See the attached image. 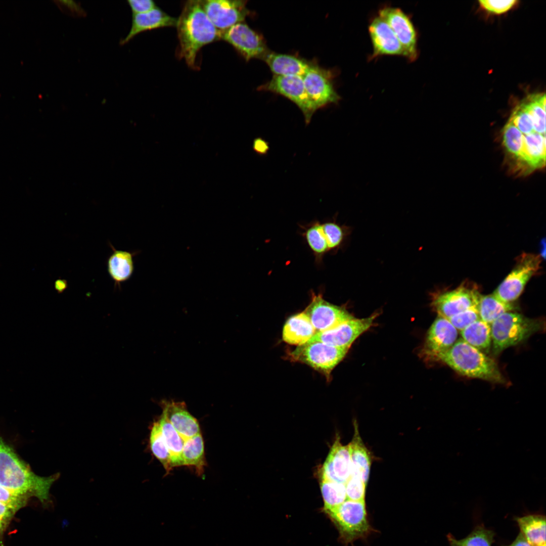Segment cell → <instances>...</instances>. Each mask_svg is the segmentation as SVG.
I'll return each instance as SVG.
<instances>
[{
    "instance_id": "obj_16",
    "label": "cell",
    "mask_w": 546,
    "mask_h": 546,
    "mask_svg": "<svg viewBox=\"0 0 546 546\" xmlns=\"http://www.w3.org/2000/svg\"><path fill=\"white\" fill-rule=\"evenodd\" d=\"M368 31L373 48L370 60L388 55L405 58L403 49L393 31L380 16L377 15L372 18Z\"/></svg>"
},
{
    "instance_id": "obj_33",
    "label": "cell",
    "mask_w": 546,
    "mask_h": 546,
    "mask_svg": "<svg viewBox=\"0 0 546 546\" xmlns=\"http://www.w3.org/2000/svg\"><path fill=\"white\" fill-rule=\"evenodd\" d=\"M502 137L507 151L521 164L523 135L509 120L503 128Z\"/></svg>"
},
{
    "instance_id": "obj_18",
    "label": "cell",
    "mask_w": 546,
    "mask_h": 546,
    "mask_svg": "<svg viewBox=\"0 0 546 546\" xmlns=\"http://www.w3.org/2000/svg\"><path fill=\"white\" fill-rule=\"evenodd\" d=\"M351 473L348 445H343L337 436L321 469V479L345 484Z\"/></svg>"
},
{
    "instance_id": "obj_14",
    "label": "cell",
    "mask_w": 546,
    "mask_h": 546,
    "mask_svg": "<svg viewBox=\"0 0 546 546\" xmlns=\"http://www.w3.org/2000/svg\"><path fill=\"white\" fill-rule=\"evenodd\" d=\"M202 6L211 22L219 31L226 30L243 22L250 12L246 8L247 1L240 0L200 1Z\"/></svg>"
},
{
    "instance_id": "obj_22",
    "label": "cell",
    "mask_w": 546,
    "mask_h": 546,
    "mask_svg": "<svg viewBox=\"0 0 546 546\" xmlns=\"http://www.w3.org/2000/svg\"><path fill=\"white\" fill-rule=\"evenodd\" d=\"M112 253L107 259V271L114 283L115 287L128 281L134 271L133 257L137 252L117 250L109 243Z\"/></svg>"
},
{
    "instance_id": "obj_26",
    "label": "cell",
    "mask_w": 546,
    "mask_h": 546,
    "mask_svg": "<svg viewBox=\"0 0 546 546\" xmlns=\"http://www.w3.org/2000/svg\"><path fill=\"white\" fill-rule=\"evenodd\" d=\"M158 422L171 456L172 467L183 466L182 452L184 440L164 415H161Z\"/></svg>"
},
{
    "instance_id": "obj_34",
    "label": "cell",
    "mask_w": 546,
    "mask_h": 546,
    "mask_svg": "<svg viewBox=\"0 0 546 546\" xmlns=\"http://www.w3.org/2000/svg\"><path fill=\"white\" fill-rule=\"evenodd\" d=\"M493 536L492 531L479 527L463 539L457 540L451 534L447 539L450 546H491Z\"/></svg>"
},
{
    "instance_id": "obj_2",
    "label": "cell",
    "mask_w": 546,
    "mask_h": 546,
    "mask_svg": "<svg viewBox=\"0 0 546 546\" xmlns=\"http://www.w3.org/2000/svg\"><path fill=\"white\" fill-rule=\"evenodd\" d=\"M175 27L179 41L178 57L190 67L197 68L198 53L204 46L220 40V31L207 17L200 1L185 3Z\"/></svg>"
},
{
    "instance_id": "obj_8",
    "label": "cell",
    "mask_w": 546,
    "mask_h": 546,
    "mask_svg": "<svg viewBox=\"0 0 546 546\" xmlns=\"http://www.w3.org/2000/svg\"><path fill=\"white\" fill-rule=\"evenodd\" d=\"M378 15L389 25L405 52V58L410 62L419 57L418 34L410 17L400 8L384 6Z\"/></svg>"
},
{
    "instance_id": "obj_36",
    "label": "cell",
    "mask_w": 546,
    "mask_h": 546,
    "mask_svg": "<svg viewBox=\"0 0 546 546\" xmlns=\"http://www.w3.org/2000/svg\"><path fill=\"white\" fill-rule=\"evenodd\" d=\"M322 225L329 250L338 247L344 238L342 228L334 222H327Z\"/></svg>"
},
{
    "instance_id": "obj_35",
    "label": "cell",
    "mask_w": 546,
    "mask_h": 546,
    "mask_svg": "<svg viewBox=\"0 0 546 546\" xmlns=\"http://www.w3.org/2000/svg\"><path fill=\"white\" fill-rule=\"evenodd\" d=\"M366 486L359 477L351 475L345 483L347 499L365 502Z\"/></svg>"
},
{
    "instance_id": "obj_41",
    "label": "cell",
    "mask_w": 546,
    "mask_h": 546,
    "mask_svg": "<svg viewBox=\"0 0 546 546\" xmlns=\"http://www.w3.org/2000/svg\"><path fill=\"white\" fill-rule=\"evenodd\" d=\"M17 511L0 502V523L7 527Z\"/></svg>"
},
{
    "instance_id": "obj_6",
    "label": "cell",
    "mask_w": 546,
    "mask_h": 546,
    "mask_svg": "<svg viewBox=\"0 0 546 546\" xmlns=\"http://www.w3.org/2000/svg\"><path fill=\"white\" fill-rule=\"evenodd\" d=\"M348 350L322 342H313L298 346L290 352L289 356L292 360L310 366L328 379L332 370L345 357Z\"/></svg>"
},
{
    "instance_id": "obj_15",
    "label": "cell",
    "mask_w": 546,
    "mask_h": 546,
    "mask_svg": "<svg viewBox=\"0 0 546 546\" xmlns=\"http://www.w3.org/2000/svg\"><path fill=\"white\" fill-rule=\"evenodd\" d=\"M304 312L308 316L316 333L332 329L353 317L343 307L326 301L321 294L311 295V302Z\"/></svg>"
},
{
    "instance_id": "obj_46",
    "label": "cell",
    "mask_w": 546,
    "mask_h": 546,
    "mask_svg": "<svg viewBox=\"0 0 546 546\" xmlns=\"http://www.w3.org/2000/svg\"><path fill=\"white\" fill-rule=\"evenodd\" d=\"M540 253L541 256L544 259L545 254V243L544 239L541 240L540 242Z\"/></svg>"
},
{
    "instance_id": "obj_21",
    "label": "cell",
    "mask_w": 546,
    "mask_h": 546,
    "mask_svg": "<svg viewBox=\"0 0 546 546\" xmlns=\"http://www.w3.org/2000/svg\"><path fill=\"white\" fill-rule=\"evenodd\" d=\"M275 75L302 77L312 62L289 54L269 52L262 60Z\"/></svg>"
},
{
    "instance_id": "obj_17",
    "label": "cell",
    "mask_w": 546,
    "mask_h": 546,
    "mask_svg": "<svg viewBox=\"0 0 546 546\" xmlns=\"http://www.w3.org/2000/svg\"><path fill=\"white\" fill-rule=\"evenodd\" d=\"M458 330L445 318L438 316L428 332L422 350L423 357L434 360L436 356L449 349L457 341Z\"/></svg>"
},
{
    "instance_id": "obj_29",
    "label": "cell",
    "mask_w": 546,
    "mask_h": 546,
    "mask_svg": "<svg viewBox=\"0 0 546 546\" xmlns=\"http://www.w3.org/2000/svg\"><path fill=\"white\" fill-rule=\"evenodd\" d=\"M183 466H193L201 473L206 465L204 444L201 433L184 440L182 452Z\"/></svg>"
},
{
    "instance_id": "obj_20",
    "label": "cell",
    "mask_w": 546,
    "mask_h": 546,
    "mask_svg": "<svg viewBox=\"0 0 546 546\" xmlns=\"http://www.w3.org/2000/svg\"><path fill=\"white\" fill-rule=\"evenodd\" d=\"M177 19L157 7L142 14H132L130 29L120 44L123 45L139 34L145 31L165 27L176 26Z\"/></svg>"
},
{
    "instance_id": "obj_30",
    "label": "cell",
    "mask_w": 546,
    "mask_h": 546,
    "mask_svg": "<svg viewBox=\"0 0 546 546\" xmlns=\"http://www.w3.org/2000/svg\"><path fill=\"white\" fill-rule=\"evenodd\" d=\"M320 487L324 500V511L327 514L347 499L345 484L321 479Z\"/></svg>"
},
{
    "instance_id": "obj_38",
    "label": "cell",
    "mask_w": 546,
    "mask_h": 546,
    "mask_svg": "<svg viewBox=\"0 0 546 546\" xmlns=\"http://www.w3.org/2000/svg\"><path fill=\"white\" fill-rule=\"evenodd\" d=\"M446 319L457 330L461 331L472 323L479 320L480 317L477 307H475L463 311Z\"/></svg>"
},
{
    "instance_id": "obj_19",
    "label": "cell",
    "mask_w": 546,
    "mask_h": 546,
    "mask_svg": "<svg viewBox=\"0 0 546 546\" xmlns=\"http://www.w3.org/2000/svg\"><path fill=\"white\" fill-rule=\"evenodd\" d=\"M162 414L184 440L201 433L197 420L188 411L184 401L162 400Z\"/></svg>"
},
{
    "instance_id": "obj_44",
    "label": "cell",
    "mask_w": 546,
    "mask_h": 546,
    "mask_svg": "<svg viewBox=\"0 0 546 546\" xmlns=\"http://www.w3.org/2000/svg\"><path fill=\"white\" fill-rule=\"evenodd\" d=\"M55 288L59 293H63L68 287V282L65 279H59L55 282Z\"/></svg>"
},
{
    "instance_id": "obj_42",
    "label": "cell",
    "mask_w": 546,
    "mask_h": 546,
    "mask_svg": "<svg viewBox=\"0 0 546 546\" xmlns=\"http://www.w3.org/2000/svg\"><path fill=\"white\" fill-rule=\"evenodd\" d=\"M253 147L256 152L262 155L266 154L269 149L267 142L260 138L254 140Z\"/></svg>"
},
{
    "instance_id": "obj_31",
    "label": "cell",
    "mask_w": 546,
    "mask_h": 546,
    "mask_svg": "<svg viewBox=\"0 0 546 546\" xmlns=\"http://www.w3.org/2000/svg\"><path fill=\"white\" fill-rule=\"evenodd\" d=\"M303 235L316 260L320 261L329 250L322 224L317 221L311 222L304 228Z\"/></svg>"
},
{
    "instance_id": "obj_47",
    "label": "cell",
    "mask_w": 546,
    "mask_h": 546,
    "mask_svg": "<svg viewBox=\"0 0 546 546\" xmlns=\"http://www.w3.org/2000/svg\"><path fill=\"white\" fill-rule=\"evenodd\" d=\"M540 546H546V544H545V543H544V544H542V545H541Z\"/></svg>"
},
{
    "instance_id": "obj_3",
    "label": "cell",
    "mask_w": 546,
    "mask_h": 546,
    "mask_svg": "<svg viewBox=\"0 0 546 546\" xmlns=\"http://www.w3.org/2000/svg\"><path fill=\"white\" fill-rule=\"evenodd\" d=\"M441 361L463 376L492 383L506 384L507 381L496 362L481 351L459 339L448 350L438 354Z\"/></svg>"
},
{
    "instance_id": "obj_5",
    "label": "cell",
    "mask_w": 546,
    "mask_h": 546,
    "mask_svg": "<svg viewBox=\"0 0 546 546\" xmlns=\"http://www.w3.org/2000/svg\"><path fill=\"white\" fill-rule=\"evenodd\" d=\"M328 514L346 545L367 537L373 531L368 519L365 502L346 499Z\"/></svg>"
},
{
    "instance_id": "obj_12",
    "label": "cell",
    "mask_w": 546,
    "mask_h": 546,
    "mask_svg": "<svg viewBox=\"0 0 546 546\" xmlns=\"http://www.w3.org/2000/svg\"><path fill=\"white\" fill-rule=\"evenodd\" d=\"M480 296L475 285L464 282L453 290L435 295L432 304L438 316L448 318L471 308L477 307Z\"/></svg>"
},
{
    "instance_id": "obj_45",
    "label": "cell",
    "mask_w": 546,
    "mask_h": 546,
    "mask_svg": "<svg viewBox=\"0 0 546 546\" xmlns=\"http://www.w3.org/2000/svg\"><path fill=\"white\" fill-rule=\"evenodd\" d=\"M7 527L0 523V546H5L3 541L4 531Z\"/></svg>"
},
{
    "instance_id": "obj_23",
    "label": "cell",
    "mask_w": 546,
    "mask_h": 546,
    "mask_svg": "<svg viewBox=\"0 0 546 546\" xmlns=\"http://www.w3.org/2000/svg\"><path fill=\"white\" fill-rule=\"evenodd\" d=\"M315 333L308 316L303 311L288 319L284 326L282 337L285 342L298 346L307 342Z\"/></svg>"
},
{
    "instance_id": "obj_9",
    "label": "cell",
    "mask_w": 546,
    "mask_h": 546,
    "mask_svg": "<svg viewBox=\"0 0 546 546\" xmlns=\"http://www.w3.org/2000/svg\"><path fill=\"white\" fill-rule=\"evenodd\" d=\"M259 90L269 91L291 100L302 111L306 124L309 123L317 110L306 91L301 76L274 75L270 80L261 85Z\"/></svg>"
},
{
    "instance_id": "obj_4",
    "label": "cell",
    "mask_w": 546,
    "mask_h": 546,
    "mask_svg": "<svg viewBox=\"0 0 546 546\" xmlns=\"http://www.w3.org/2000/svg\"><path fill=\"white\" fill-rule=\"evenodd\" d=\"M490 328L493 352L498 354L544 330L545 322L513 311L499 316L490 324Z\"/></svg>"
},
{
    "instance_id": "obj_11",
    "label": "cell",
    "mask_w": 546,
    "mask_h": 546,
    "mask_svg": "<svg viewBox=\"0 0 546 546\" xmlns=\"http://www.w3.org/2000/svg\"><path fill=\"white\" fill-rule=\"evenodd\" d=\"M334 76L333 72L321 68L315 62H312L302 76L306 91L317 110L340 101L341 97L333 82Z\"/></svg>"
},
{
    "instance_id": "obj_43",
    "label": "cell",
    "mask_w": 546,
    "mask_h": 546,
    "mask_svg": "<svg viewBox=\"0 0 546 546\" xmlns=\"http://www.w3.org/2000/svg\"><path fill=\"white\" fill-rule=\"evenodd\" d=\"M506 546H532L527 541L523 534L520 532L516 539L510 545Z\"/></svg>"
},
{
    "instance_id": "obj_24",
    "label": "cell",
    "mask_w": 546,
    "mask_h": 546,
    "mask_svg": "<svg viewBox=\"0 0 546 546\" xmlns=\"http://www.w3.org/2000/svg\"><path fill=\"white\" fill-rule=\"evenodd\" d=\"M354 433L352 439L348 444L352 466L351 475L359 477L367 485L371 466V458L368 448L360 437L356 421L354 422Z\"/></svg>"
},
{
    "instance_id": "obj_1",
    "label": "cell",
    "mask_w": 546,
    "mask_h": 546,
    "mask_svg": "<svg viewBox=\"0 0 546 546\" xmlns=\"http://www.w3.org/2000/svg\"><path fill=\"white\" fill-rule=\"evenodd\" d=\"M58 478V474L49 477L36 474L0 437V485L30 498L35 497L45 505L50 501V488Z\"/></svg>"
},
{
    "instance_id": "obj_28",
    "label": "cell",
    "mask_w": 546,
    "mask_h": 546,
    "mask_svg": "<svg viewBox=\"0 0 546 546\" xmlns=\"http://www.w3.org/2000/svg\"><path fill=\"white\" fill-rule=\"evenodd\" d=\"M516 308L513 303L503 302L493 294L481 295L477 305L480 319L489 325L503 314Z\"/></svg>"
},
{
    "instance_id": "obj_27",
    "label": "cell",
    "mask_w": 546,
    "mask_h": 546,
    "mask_svg": "<svg viewBox=\"0 0 546 546\" xmlns=\"http://www.w3.org/2000/svg\"><path fill=\"white\" fill-rule=\"evenodd\" d=\"M462 339L479 350H488L491 345L490 325L478 320L461 331Z\"/></svg>"
},
{
    "instance_id": "obj_13",
    "label": "cell",
    "mask_w": 546,
    "mask_h": 546,
    "mask_svg": "<svg viewBox=\"0 0 546 546\" xmlns=\"http://www.w3.org/2000/svg\"><path fill=\"white\" fill-rule=\"evenodd\" d=\"M376 313L363 318L354 317L334 328L316 332L306 343L320 342L330 346L348 349L354 340L373 325Z\"/></svg>"
},
{
    "instance_id": "obj_7",
    "label": "cell",
    "mask_w": 546,
    "mask_h": 546,
    "mask_svg": "<svg viewBox=\"0 0 546 546\" xmlns=\"http://www.w3.org/2000/svg\"><path fill=\"white\" fill-rule=\"evenodd\" d=\"M540 255L523 253L514 268L492 293L500 300L513 303L521 295L526 284L539 268Z\"/></svg>"
},
{
    "instance_id": "obj_32",
    "label": "cell",
    "mask_w": 546,
    "mask_h": 546,
    "mask_svg": "<svg viewBox=\"0 0 546 546\" xmlns=\"http://www.w3.org/2000/svg\"><path fill=\"white\" fill-rule=\"evenodd\" d=\"M150 445L153 454L162 464L166 473L169 474L173 468L171 456L164 440L158 421L155 422L151 428Z\"/></svg>"
},
{
    "instance_id": "obj_25",
    "label": "cell",
    "mask_w": 546,
    "mask_h": 546,
    "mask_svg": "<svg viewBox=\"0 0 546 546\" xmlns=\"http://www.w3.org/2000/svg\"><path fill=\"white\" fill-rule=\"evenodd\" d=\"M521 532L532 546L545 543V517L530 515L516 518Z\"/></svg>"
},
{
    "instance_id": "obj_10",
    "label": "cell",
    "mask_w": 546,
    "mask_h": 546,
    "mask_svg": "<svg viewBox=\"0 0 546 546\" xmlns=\"http://www.w3.org/2000/svg\"><path fill=\"white\" fill-rule=\"evenodd\" d=\"M220 39L231 44L247 61L262 60L269 52L263 37L243 22L220 31Z\"/></svg>"
},
{
    "instance_id": "obj_40",
    "label": "cell",
    "mask_w": 546,
    "mask_h": 546,
    "mask_svg": "<svg viewBox=\"0 0 546 546\" xmlns=\"http://www.w3.org/2000/svg\"><path fill=\"white\" fill-rule=\"evenodd\" d=\"M127 2L132 14L147 13L157 7L152 0H128Z\"/></svg>"
},
{
    "instance_id": "obj_37",
    "label": "cell",
    "mask_w": 546,
    "mask_h": 546,
    "mask_svg": "<svg viewBox=\"0 0 546 546\" xmlns=\"http://www.w3.org/2000/svg\"><path fill=\"white\" fill-rule=\"evenodd\" d=\"M30 497L14 491L0 485V502L4 503L17 511L24 507Z\"/></svg>"
},
{
    "instance_id": "obj_39",
    "label": "cell",
    "mask_w": 546,
    "mask_h": 546,
    "mask_svg": "<svg viewBox=\"0 0 546 546\" xmlns=\"http://www.w3.org/2000/svg\"><path fill=\"white\" fill-rule=\"evenodd\" d=\"M517 2V1L516 0L479 1L480 6L483 9L487 12L495 14H500L508 11L514 7Z\"/></svg>"
}]
</instances>
